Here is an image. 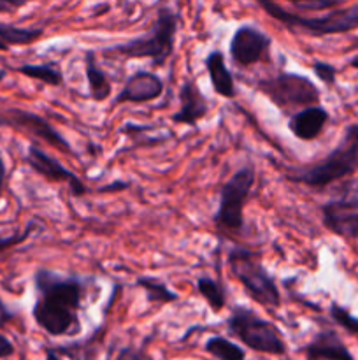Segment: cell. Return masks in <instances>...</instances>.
Listing matches in <instances>:
<instances>
[{"mask_svg":"<svg viewBox=\"0 0 358 360\" xmlns=\"http://www.w3.org/2000/svg\"><path fill=\"white\" fill-rule=\"evenodd\" d=\"M34 288L32 316L37 327L51 338L77 336L81 333L84 281L79 276L39 267L34 273Z\"/></svg>","mask_w":358,"mask_h":360,"instance_id":"obj_1","label":"cell"},{"mask_svg":"<svg viewBox=\"0 0 358 360\" xmlns=\"http://www.w3.org/2000/svg\"><path fill=\"white\" fill-rule=\"evenodd\" d=\"M179 14L171 6H160L157 11L153 25L146 34L133 37L126 42L109 46L102 49L104 55H118L126 60H151L154 69L164 67L175 48V35H178Z\"/></svg>","mask_w":358,"mask_h":360,"instance_id":"obj_2","label":"cell"},{"mask_svg":"<svg viewBox=\"0 0 358 360\" xmlns=\"http://www.w3.org/2000/svg\"><path fill=\"white\" fill-rule=\"evenodd\" d=\"M358 171V123L344 129L337 146L323 160L307 167L291 171L286 176L291 183L305 185L309 188L323 190L337 181L350 178Z\"/></svg>","mask_w":358,"mask_h":360,"instance_id":"obj_3","label":"cell"},{"mask_svg":"<svg viewBox=\"0 0 358 360\" xmlns=\"http://www.w3.org/2000/svg\"><path fill=\"white\" fill-rule=\"evenodd\" d=\"M256 4L270 18L283 23L290 32H300L309 37L347 34V32H353L358 28V4L329 11L321 16H302L293 11L284 9L281 4L272 2V0H258Z\"/></svg>","mask_w":358,"mask_h":360,"instance_id":"obj_4","label":"cell"},{"mask_svg":"<svg viewBox=\"0 0 358 360\" xmlns=\"http://www.w3.org/2000/svg\"><path fill=\"white\" fill-rule=\"evenodd\" d=\"M225 327L235 340L256 354L283 357L288 352L286 341L279 327L270 320L262 319L251 308L242 304L234 306L228 319L225 320Z\"/></svg>","mask_w":358,"mask_h":360,"instance_id":"obj_5","label":"cell"},{"mask_svg":"<svg viewBox=\"0 0 358 360\" xmlns=\"http://www.w3.org/2000/svg\"><path fill=\"white\" fill-rule=\"evenodd\" d=\"M228 267L235 280L244 287L249 297L260 306L277 309L281 308V292L276 280L269 274L262 262V253L235 246L227 257Z\"/></svg>","mask_w":358,"mask_h":360,"instance_id":"obj_6","label":"cell"},{"mask_svg":"<svg viewBox=\"0 0 358 360\" xmlns=\"http://www.w3.org/2000/svg\"><path fill=\"white\" fill-rule=\"evenodd\" d=\"M255 88L260 94L265 95L277 109L283 112H291V115L311 105H319V98H321L319 88L307 76L284 72V70L270 77L258 79Z\"/></svg>","mask_w":358,"mask_h":360,"instance_id":"obj_7","label":"cell"},{"mask_svg":"<svg viewBox=\"0 0 358 360\" xmlns=\"http://www.w3.org/2000/svg\"><path fill=\"white\" fill-rule=\"evenodd\" d=\"M256 171L253 165H244L235 171L220 190V202L213 220L218 229L241 232L244 229V206L253 192Z\"/></svg>","mask_w":358,"mask_h":360,"instance_id":"obj_8","label":"cell"},{"mask_svg":"<svg viewBox=\"0 0 358 360\" xmlns=\"http://www.w3.org/2000/svg\"><path fill=\"white\" fill-rule=\"evenodd\" d=\"M272 39L260 30L258 27L249 23L239 25L228 44L232 62L237 67H251L256 63L269 60Z\"/></svg>","mask_w":358,"mask_h":360,"instance_id":"obj_9","label":"cell"},{"mask_svg":"<svg viewBox=\"0 0 358 360\" xmlns=\"http://www.w3.org/2000/svg\"><path fill=\"white\" fill-rule=\"evenodd\" d=\"M0 125L4 127H13V129H20L23 132L30 134V136L37 137V139L46 141L48 144L55 146L56 150L63 151V153L76 155L74 153L72 146L69 144V141L48 122L42 116L35 115L32 111H25V109H4L0 111Z\"/></svg>","mask_w":358,"mask_h":360,"instance_id":"obj_10","label":"cell"},{"mask_svg":"<svg viewBox=\"0 0 358 360\" xmlns=\"http://www.w3.org/2000/svg\"><path fill=\"white\" fill-rule=\"evenodd\" d=\"M25 162L28 164V167L34 172H37L39 176L46 178L51 183H67L70 188V193L74 197H84L90 190L84 185L83 179L76 174V172L69 171L58 158H55L53 155L46 153L41 146L37 144H28L27 155H25Z\"/></svg>","mask_w":358,"mask_h":360,"instance_id":"obj_11","label":"cell"},{"mask_svg":"<svg viewBox=\"0 0 358 360\" xmlns=\"http://www.w3.org/2000/svg\"><path fill=\"white\" fill-rule=\"evenodd\" d=\"M165 90L164 79L153 70L139 69L128 76L119 94L116 95L114 105L118 104H146V102L157 101Z\"/></svg>","mask_w":358,"mask_h":360,"instance_id":"obj_12","label":"cell"},{"mask_svg":"<svg viewBox=\"0 0 358 360\" xmlns=\"http://www.w3.org/2000/svg\"><path fill=\"white\" fill-rule=\"evenodd\" d=\"M179 109L171 116L178 125L195 127L209 112V102L195 79H185L179 86Z\"/></svg>","mask_w":358,"mask_h":360,"instance_id":"obj_13","label":"cell"},{"mask_svg":"<svg viewBox=\"0 0 358 360\" xmlns=\"http://www.w3.org/2000/svg\"><path fill=\"white\" fill-rule=\"evenodd\" d=\"M307 360H354L350 348L333 329H321L302 348Z\"/></svg>","mask_w":358,"mask_h":360,"instance_id":"obj_14","label":"cell"},{"mask_svg":"<svg viewBox=\"0 0 358 360\" xmlns=\"http://www.w3.org/2000/svg\"><path fill=\"white\" fill-rule=\"evenodd\" d=\"M321 211L323 227L332 234L339 236L344 241H357L358 239V211L344 210L337 206L332 199L326 200L319 207Z\"/></svg>","mask_w":358,"mask_h":360,"instance_id":"obj_15","label":"cell"},{"mask_svg":"<svg viewBox=\"0 0 358 360\" xmlns=\"http://www.w3.org/2000/svg\"><path fill=\"white\" fill-rule=\"evenodd\" d=\"M330 120V112L323 105H311L302 111L295 112L288 120V130L297 137L298 141H314L323 132L325 125Z\"/></svg>","mask_w":358,"mask_h":360,"instance_id":"obj_16","label":"cell"},{"mask_svg":"<svg viewBox=\"0 0 358 360\" xmlns=\"http://www.w3.org/2000/svg\"><path fill=\"white\" fill-rule=\"evenodd\" d=\"M206 69L209 74L211 86H213L214 94L225 98H234L237 90H235V79L232 70L228 69L227 58L220 49H213L207 53L206 56Z\"/></svg>","mask_w":358,"mask_h":360,"instance_id":"obj_17","label":"cell"},{"mask_svg":"<svg viewBox=\"0 0 358 360\" xmlns=\"http://www.w3.org/2000/svg\"><path fill=\"white\" fill-rule=\"evenodd\" d=\"M84 74L88 81V91H90L91 101L105 102L112 94V84L109 81L107 74L98 67L95 51L84 53Z\"/></svg>","mask_w":358,"mask_h":360,"instance_id":"obj_18","label":"cell"},{"mask_svg":"<svg viewBox=\"0 0 358 360\" xmlns=\"http://www.w3.org/2000/svg\"><path fill=\"white\" fill-rule=\"evenodd\" d=\"M44 35L41 27H18L0 21V51H9L16 46H30Z\"/></svg>","mask_w":358,"mask_h":360,"instance_id":"obj_19","label":"cell"},{"mask_svg":"<svg viewBox=\"0 0 358 360\" xmlns=\"http://www.w3.org/2000/svg\"><path fill=\"white\" fill-rule=\"evenodd\" d=\"M14 70L21 76L41 81L48 86H62L63 84V72L56 63H25Z\"/></svg>","mask_w":358,"mask_h":360,"instance_id":"obj_20","label":"cell"},{"mask_svg":"<svg viewBox=\"0 0 358 360\" xmlns=\"http://www.w3.org/2000/svg\"><path fill=\"white\" fill-rule=\"evenodd\" d=\"M197 290L202 295L204 301L209 304L211 311L214 315L221 311L227 306V294L220 281L213 280L211 276H199L197 278Z\"/></svg>","mask_w":358,"mask_h":360,"instance_id":"obj_21","label":"cell"},{"mask_svg":"<svg viewBox=\"0 0 358 360\" xmlns=\"http://www.w3.org/2000/svg\"><path fill=\"white\" fill-rule=\"evenodd\" d=\"M137 287L142 288L147 295L150 302H158V304H171L179 299V295L174 290L167 287V283L160 281L153 276H139L135 280Z\"/></svg>","mask_w":358,"mask_h":360,"instance_id":"obj_22","label":"cell"},{"mask_svg":"<svg viewBox=\"0 0 358 360\" xmlns=\"http://www.w3.org/2000/svg\"><path fill=\"white\" fill-rule=\"evenodd\" d=\"M204 350L218 360H246V352L234 341L223 336H213L206 341Z\"/></svg>","mask_w":358,"mask_h":360,"instance_id":"obj_23","label":"cell"},{"mask_svg":"<svg viewBox=\"0 0 358 360\" xmlns=\"http://www.w3.org/2000/svg\"><path fill=\"white\" fill-rule=\"evenodd\" d=\"M329 313H330V319H332L337 326L343 327L346 333L353 334V336L358 338V316H354L350 309L337 304V302H332V304H330Z\"/></svg>","mask_w":358,"mask_h":360,"instance_id":"obj_24","label":"cell"},{"mask_svg":"<svg viewBox=\"0 0 358 360\" xmlns=\"http://www.w3.org/2000/svg\"><path fill=\"white\" fill-rule=\"evenodd\" d=\"M41 229H42V225L37 224V221L34 220V221H30V224H28L23 231L11 232V234H4V232H0V253L6 252V250L14 248V246L21 245V243H25L32 234H34V232L41 231Z\"/></svg>","mask_w":358,"mask_h":360,"instance_id":"obj_25","label":"cell"},{"mask_svg":"<svg viewBox=\"0 0 358 360\" xmlns=\"http://www.w3.org/2000/svg\"><path fill=\"white\" fill-rule=\"evenodd\" d=\"M332 200L344 210L358 211V179H351L340 185L339 193Z\"/></svg>","mask_w":358,"mask_h":360,"instance_id":"obj_26","label":"cell"},{"mask_svg":"<svg viewBox=\"0 0 358 360\" xmlns=\"http://www.w3.org/2000/svg\"><path fill=\"white\" fill-rule=\"evenodd\" d=\"M343 0H291V7L300 13H321L343 7Z\"/></svg>","mask_w":358,"mask_h":360,"instance_id":"obj_27","label":"cell"},{"mask_svg":"<svg viewBox=\"0 0 358 360\" xmlns=\"http://www.w3.org/2000/svg\"><path fill=\"white\" fill-rule=\"evenodd\" d=\"M312 72H314V76L318 77L323 84H326L329 88L336 86L337 74H339V70H337V67H333L332 63L316 60V62H312Z\"/></svg>","mask_w":358,"mask_h":360,"instance_id":"obj_28","label":"cell"},{"mask_svg":"<svg viewBox=\"0 0 358 360\" xmlns=\"http://www.w3.org/2000/svg\"><path fill=\"white\" fill-rule=\"evenodd\" d=\"M116 360H151L147 355H144L142 352L137 350L133 347H125L123 350H119L118 359Z\"/></svg>","mask_w":358,"mask_h":360,"instance_id":"obj_29","label":"cell"},{"mask_svg":"<svg viewBox=\"0 0 358 360\" xmlns=\"http://www.w3.org/2000/svg\"><path fill=\"white\" fill-rule=\"evenodd\" d=\"M16 319V313L11 311L9 306L4 302V299L0 297V329H4V327L7 326V323H11L13 320Z\"/></svg>","mask_w":358,"mask_h":360,"instance_id":"obj_30","label":"cell"},{"mask_svg":"<svg viewBox=\"0 0 358 360\" xmlns=\"http://www.w3.org/2000/svg\"><path fill=\"white\" fill-rule=\"evenodd\" d=\"M14 352H16V348H14L13 341H11L9 338H6L2 333H0V359L13 357Z\"/></svg>","mask_w":358,"mask_h":360,"instance_id":"obj_31","label":"cell"},{"mask_svg":"<svg viewBox=\"0 0 358 360\" xmlns=\"http://www.w3.org/2000/svg\"><path fill=\"white\" fill-rule=\"evenodd\" d=\"M130 188V181H121V179H118V181L111 183V185H105V186H100V188H97L98 193H114V192H123V190Z\"/></svg>","mask_w":358,"mask_h":360,"instance_id":"obj_32","label":"cell"},{"mask_svg":"<svg viewBox=\"0 0 358 360\" xmlns=\"http://www.w3.org/2000/svg\"><path fill=\"white\" fill-rule=\"evenodd\" d=\"M27 6L25 0H0V13H14Z\"/></svg>","mask_w":358,"mask_h":360,"instance_id":"obj_33","label":"cell"},{"mask_svg":"<svg viewBox=\"0 0 358 360\" xmlns=\"http://www.w3.org/2000/svg\"><path fill=\"white\" fill-rule=\"evenodd\" d=\"M6 178H7L6 162H4L2 155H0V195H2V192H4V185H6Z\"/></svg>","mask_w":358,"mask_h":360,"instance_id":"obj_34","label":"cell"},{"mask_svg":"<svg viewBox=\"0 0 358 360\" xmlns=\"http://www.w3.org/2000/svg\"><path fill=\"white\" fill-rule=\"evenodd\" d=\"M46 360H62L56 354L55 348H46Z\"/></svg>","mask_w":358,"mask_h":360,"instance_id":"obj_35","label":"cell"},{"mask_svg":"<svg viewBox=\"0 0 358 360\" xmlns=\"http://www.w3.org/2000/svg\"><path fill=\"white\" fill-rule=\"evenodd\" d=\"M347 65H350L351 69H357L358 70V53L354 56H351L350 60H347Z\"/></svg>","mask_w":358,"mask_h":360,"instance_id":"obj_36","label":"cell"},{"mask_svg":"<svg viewBox=\"0 0 358 360\" xmlns=\"http://www.w3.org/2000/svg\"><path fill=\"white\" fill-rule=\"evenodd\" d=\"M7 77V70H4V69H0V83H2L4 79H6Z\"/></svg>","mask_w":358,"mask_h":360,"instance_id":"obj_37","label":"cell"},{"mask_svg":"<svg viewBox=\"0 0 358 360\" xmlns=\"http://www.w3.org/2000/svg\"><path fill=\"white\" fill-rule=\"evenodd\" d=\"M281 360H293V359H281Z\"/></svg>","mask_w":358,"mask_h":360,"instance_id":"obj_38","label":"cell"}]
</instances>
